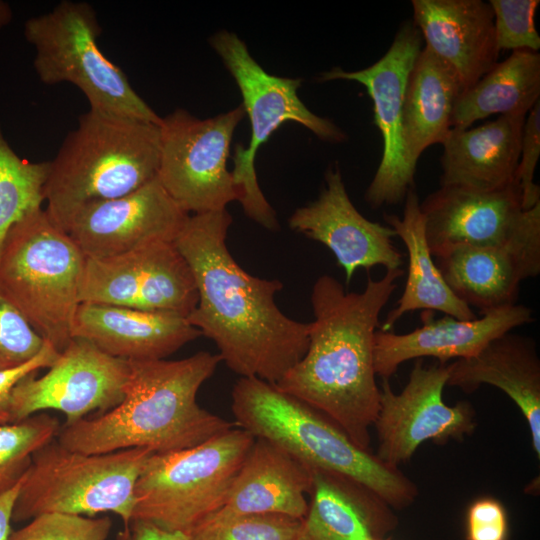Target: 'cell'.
Listing matches in <instances>:
<instances>
[{"label": "cell", "mask_w": 540, "mask_h": 540, "mask_svg": "<svg viewBox=\"0 0 540 540\" xmlns=\"http://www.w3.org/2000/svg\"><path fill=\"white\" fill-rule=\"evenodd\" d=\"M50 161L30 162L10 147L0 127V247L10 228L42 208Z\"/></svg>", "instance_id": "obj_30"}, {"label": "cell", "mask_w": 540, "mask_h": 540, "mask_svg": "<svg viewBox=\"0 0 540 540\" xmlns=\"http://www.w3.org/2000/svg\"><path fill=\"white\" fill-rule=\"evenodd\" d=\"M420 210L432 256L450 247L503 246L540 235V203L524 210L518 183L491 191L440 186Z\"/></svg>", "instance_id": "obj_16"}, {"label": "cell", "mask_w": 540, "mask_h": 540, "mask_svg": "<svg viewBox=\"0 0 540 540\" xmlns=\"http://www.w3.org/2000/svg\"><path fill=\"white\" fill-rule=\"evenodd\" d=\"M221 361L207 351L179 360L129 361L122 401L101 415L62 424L56 439L88 454L130 448L167 453L199 445L235 426L197 402Z\"/></svg>", "instance_id": "obj_3"}, {"label": "cell", "mask_w": 540, "mask_h": 540, "mask_svg": "<svg viewBox=\"0 0 540 540\" xmlns=\"http://www.w3.org/2000/svg\"><path fill=\"white\" fill-rule=\"evenodd\" d=\"M231 223L227 209L192 214L174 240L198 292L187 320L234 373L276 384L305 354L309 323L276 305L281 281L253 276L236 262L226 245Z\"/></svg>", "instance_id": "obj_1"}, {"label": "cell", "mask_w": 540, "mask_h": 540, "mask_svg": "<svg viewBox=\"0 0 540 540\" xmlns=\"http://www.w3.org/2000/svg\"><path fill=\"white\" fill-rule=\"evenodd\" d=\"M79 300L187 318L197 305L198 292L174 241H155L113 257L86 258Z\"/></svg>", "instance_id": "obj_13"}, {"label": "cell", "mask_w": 540, "mask_h": 540, "mask_svg": "<svg viewBox=\"0 0 540 540\" xmlns=\"http://www.w3.org/2000/svg\"><path fill=\"white\" fill-rule=\"evenodd\" d=\"M533 321L532 310L521 304L487 311L472 320L445 315L433 320L422 314V326L396 334L377 329L374 367L377 376L389 379L405 361L432 357L446 363L477 355L493 339Z\"/></svg>", "instance_id": "obj_19"}, {"label": "cell", "mask_w": 540, "mask_h": 540, "mask_svg": "<svg viewBox=\"0 0 540 540\" xmlns=\"http://www.w3.org/2000/svg\"><path fill=\"white\" fill-rule=\"evenodd\" d=\"M525 118L499 115L475 127L451 128L441 144L440 186L491 191L517 183Z\"/></svg>", "instance_id": "obj_25"}, {"label": "cell", "mask_w": 540, "mask_h": 540, "mask_svg": "<svg viewBox=\"0 0 540 540\" xmlns=\"http://www.w3.org/2000/svg\"><path fill=\"white\" fill-rule=\"evenodd\" d=\"M448 369V386L472 393L487 384L506 393L524 416L539 459L540 359L531 337L507 332L489 342L477 355L448 364Z\"/></svg>", "instance_id": "obj_24"}, {"label": "cell", "mask_w": 540, "mask_h": 540, "mask_svg": "<svg viewBox=\"0 0 540 540\" xmlns=\"http://www.w3.org/2000/svg\"><path fill=\"white\" fill-rule=\"evenodd\" d=\"M24 377L12 393L11 423L45 410L64 414V425L101 415L124 398L129 361L110 356L90 342L71 338L48 371Z\"/></svg>", "instance_id": "obj_14"}, {"label": "cell", "mask_w": 540, "mask_h": 540, "mask_svg": "<svg viewBox=\"0 0 540 540\" xmlns=\"http://www.w3.org/2000/svg\"><path fill=\"white\" fill-rule=\"evenodd\" d=\"M188 217L156 176L127 195L85 205L63 230L86 258L102 259L174 241Z\"/></svg>", "instance_id": "obj_17"}, {"label": "cell", "mask_w": 540, "mask_h": 540, "mask_svg": "<svg viewBox=\"0 0 540 540\" xmlns=\"http://www.w3.org/2000/svg\"><path fill=\"white\" fill-rule=\"evenodd\" d=\"M404 201L402 218L387 213L383 218L407 249L408 276L401 297L379 329L392 330L404 314L416 310L440 311L459 320L475 319L477 316L472 308L452 292L433 259L414 187L408 191Z\"/></svg>", "instance_id": "obj_27"}, {"label": "cell", "mask_w": 540, "mask_h": 540, "mask_svg": "<svg viewBox=\"0 0 540 540\" xmlns=\"http://www.w3.org/2000/svg\"><path fill=\"white\" fill-rule=\"evenodd\" d=\"M413 23L425 47L457 73L462 92L497 62L494 16L482 0H412Z\"/></svg>", "instance_id": "obj_22"}, {"label": "cell", "mask_w": 540, "mask_h": 540, "mask_svg": "<svg viewBox=\"0 0 540 540\" xmlns=\"http://www.w3.org/2000/svg\"><path fill=\"white\" fill-rule=\"evenodd\" d=\"M404 271L368 276L361 292H347L335 277H318L311 291L314 320L303 357L273 384L335 423L357 446L370 450V428L380 403L374 338L379 316Z\"/></svg>", "instance_id": "obj_2"}, {"label": "cell", "mask_w": 540, "mask_h": 540, "mask_svg": "<svg viewBox=\"0 0 540 540\" xmlns=\"http://www.w3.org/2000/svg\"><path fill=\"white\" fill-rule=\"evenodd\" d=\"M100 34L94 8L70 0L24 25L42 83L68 82L86 96L90 109L160 124L161 117L132 88L122 69L102 53L97 43Z\"/></svg>", "instance_id": "obj_9"}, {"label": "cell", "mask_w": 540, "mask_h": 540, "mask_svg": "<svg viewBox=\"0 0 540 540\" xmlns=\"http://www.w3.org/2000/svg\"><path fill=\"white\" fill-rule=\"evenodd\" d=\"M254 440L234 426L194 447L152 454L135 485L132 520L188 533L223 506Z\"/></svg>", "instance_id": "obj_8"}, {"label": "cell", "mask_w": 540, "mask_h": 540, "mask_svg": "<svg viewBox=\"0 0 540 540\" xmlns=\"http://www.w3.org/2000/svg\"><path fill=\"white\" fill-rule=\"evenodd\" d=\"M312 485L311 468L276 444L255 438L223 506L208 517L280 514L303 519Z\"/></svg>", "instance_id": "obj_23"}, {"label": "cell", "mask_w": 540, "mask_h": 540, "mask_svg": "<svg viewBox=\"0 0 540 540\" xmlns=\"http://www.w3.org/2000/svg\"><path fill=\"white\" fill-rule=\"evenodd\" d=\"M508 520L503 504L493 497H481L468 508L466 540H507Z\"/></svg>", "instance_id": "obj_37"}, {"label": "cell", "mask_w": 540, "mask_h": 540, "mask_svg": "<svg viewBox=\"0 0 540 540\" xmlns=\"http://www.w3.org/2000/svg\"><path fill=\"white\" fill-rule=\"evenodd\" d=\"M422 42L413 21H404L389 49L371 66L357 71L334 67L318 78L320 82H358L372 99L375 125L383 140L381 161L364 196L374 209L403 202L414 187L415 170L407 162L403 140V103L408 76Z\"/></svg>", "instance_id": "obj_12"}, {"label": "cell", "mask_w": 540, "mask_h": 540, "mask_svg": "<svg viewBox=\"0 0 540 540\" xmlns=\"http://www.w3.org/2000/svg\"><path fill=\"white\" fill-rule=\"evenodd\" d=\"M462 86L454 69L422 47L408 76L403 103L406 159L416 171L421 154L442 144L451 130L454 105Z\"/></svg>", "instance_id": "obj_28"}, {"label": "cell", "mask_w": 540, "mask_h": 540, "mask_svg": "<svg viewBox=\"0 0 540 540\" xmlns=\"http://www.w3.org/2000/svg\"><path fill=\"white\" fill-rule=\"evenodd\" d=\"M496 44L501 50L538 52L540 36L535 26L539 0H490Z\"/></svg>", "instance_id": "obj_34"}, {"label": "cell", "mask_w": 540, "mask_h": 540, "mask_svg": "<svg viewBox=\"0 0 540 540\" xmlns=\"http://www.w3.org/2000/svg\"><path fill=\"white\" fill-rule=\"evenodd\" d=\"M235 425L287 451L312 470L357 483L394 509L411 505L417 486L399 468L357 446L335 423L256 377H240L232 393Z\"/></svg>", "instance_id": "obj_4"}, {"label": "cell", "mask_w": 540, "mask_h": 540, "mask_svg": "<svg viewBox=\"0 0 540 540\" xmlns=\"http://www.w3.org/2000/svg\"><path fill=\"white\" fill-rule=\"evenodd\" d=\"M45 342L0 291V371L27 363Z\"/></svg>", "instance_id": "obj_35"}, {"label": "cell", "mask_w": 540, "mask_h": 540, "mask_svg": "<svg viewBox=\"0 0 540 540\" xmlns=\"http://www.w3.org/2000/svg\"><path fill=\"white\" fill-rule=\"evenodd\" d=\"M111 527L109 517L43 513L11 532L9 540H107Z\"/></svg>", "instance_id": "obj_33"}, {"label": "cell", "mask_w": 540, "mask_h": 540, "mask_svg": "<svg viewBox=\"0 0 540 540\" xmlns=\"http://www.w3.org/2000/svg\"><path fill=\"white\" fill-rule=\"evenodd\" d=\"M159 160L160 124L89 109L50 161L45 210L63 230L85 205L122 197L154 179Z\"/></svg>", "instance_id": "obj_5"}, {"label": "cell", "mask_w": 540, "mask_h": 540, "mask_svg": "<svg viewBox=\"0 0 540 540\" xmlns=\"http://www.w3.org/2000/svg\"><path fill=\"white\" fill-rule=\"evenodd\" d=\"M448 376V364L426 367L422 359H417L399 394L392 391L389 379H382L373 424L379 443L376 456L381 461L399 468L423 442L463 440L473 433L476 422L472 405L461 401L449 406L443 401Z\"/></svg>", "instance_id": "obj_15"}, {"label": "cell", "mask_w": 540, "mask_h": 540, "mask_svg": "<svg viewBox=\"0 0 540 540\" xmlns=\"http://www.w3.org/2000/svg\"><path fill=\"white\" fill-rule=\"evenodd\" d=\"M121 540H191L180 531H170L143 520H131L127 529L120 533Z\"/></svg>", "instance_id": "obj_39"}, {"label": "cell", "mask_w": 540, "mask_h": 540, "mask_svg": "<svg viewBox=\"0 0 540 540\" xmlns=\"http://www.w3.org/2000/svg\"><path fill=\"white\" fill-rule=\"evenodd\" d=\"M540 100V54L512 51L473 86L462 92L453 108L451 128L466 129L491 115L526 116Z\"/></svg>", "instance_id": "obj_29"}, {"label": "cell", "mask_w": 540, "mask_h": 540, "mask_svg": "<svg viewBox=\"0 0 540 540\" xmlns=\"http://www.w3.org/2000/svg\"><path fill=\"white\" fill-rule=\"evenodd\" d=\"M59 352L45 342L40 352L27 363L13 369L0 371V425L11 423L12 393L15 386L26 376L49 368Z\"/></svg>", "instance_id": "obj_38"}, {"label": "cell", "mask_w": 540, "mask_h": 540, "mask_svg": "<svg viewBox=\"0 0 540 540\" xmlns=\"http://www.w3.org/2000/svg\"><path fill=\"white\" fill-rule=\"evenodd\" d=\"M302 520L280 514L207 517L186 534L191 540H300Z\"/></svg>", "instance_id": "obj_32"}, {"label": "cell", "mask_w": 540, "mask_h": 540, "mask_svg": "<svg viewBox=\"0 0 540 540\" xmlns=\"http://www.w3.org/2000/svg\"><path fill=\"white\" fill-rule=\"evenodd\" d=\"M452 292L481 314L517 304L523 280L540 273V235L495 247L456 246L433 256Z\"/></svg>", "instance_id": "obj_20"}, {"label": "cell", "mask_w": 540, "mask_h": 540, "mask_svg": "<svg viewBox=\"0 0 540 540\" xmlns=\"http://www.w3.org/2000/svg\"><path fill=\"white\" fill-rule=\"evenodd\" d=\"M21 482L0 496V540H9L11 534L10 522L12 521L13 509Z\"/></svg>", "instance_id": "obj_40"}, {"label": "cell", "mask_w": 540, "mask_h": 540, "mask_svg": "<svg viewBox=\"0 0 540 540\" xmlns=\"http://www.w3.org/2000/svg\"><path fill=\"white\" fill-rule=\"evenodd\" d=\"M61 425L57 417L42 412L0 425V496L21 482L34 452L55 439Z\"/></svg>", "instance_id": "obj_31"}, {"label": "cell", "mask_w": 540, "mask_h": 540, "mask_svg": "<svg viewBox=\"0 0 540 540\" xmlns=\"http://www.w3.org/2000/svg\"><path fill=\"white\" fill-rule=\"evenodd\" d=\"M85 260L43 208L15 223L0 247V291L59 353L72 338Z\"/></svg>", "instance_id": "obj_6"}, {"label": "cell", "mask_w": 540, "mask_h": 540, "mask_svg": "<svg viewBox=\"0 0 540 540\" xmlns=\"http://www.w3.org/2000/svg\"><path fill=\"white\" fill-rule=\"evenodd\" d=\"M540 156V100L526 115L516 180L522 193L524 210L540 203V187L534 182L535 170Z\"/></svg>", "instance_id": "obj_36"}, {"label": "cell", "mask_w": 540, "mask_h": 540, "mask_svg": "<svg viewBox=\"0 0 540 540\" xmlns=\"http://www.w3.org/2000/svg\"><path fill=\"white\" fill-rule=\"evenodd\" d=\"M289 227L325 245L343 268L347 284L359 268L394 270L403 264L392 241L395 231L368 220L356 209L337 165L326 171L318 198L293 212Z\"/></svg>", "instance_id": "obj_18"}, {"label": "cell", "mask_w": 540, "mask_h": 540, "mask_svg": "<svg viewBox=\"0 0 540 540\" xmlns=\"http://www.w3.org/2000/svg\"><path fill=\"white\" fill-rule=\"evenodd\" d=\"M152 454L146 448L88 454L68 449L55 438L32 455L12 521H29L52 512L90 517L111 512L127 529L133 517L135 485Z\"/></svg>", "instance_id": "obj_7"}, {"label": "cell", "mask_w": 540, "mask_h": 540, "mask_svg": "<svg viewBox=\"0 0 540 540\" xmlns=\"http://www.w3.org/2000/svg\"><path fill=\"white\" fill-rule=\"evenodd\" d=\"M310 494L300 540H384L398 524L381 498L340 476L313 470Z\"/></svg>", "instance_id": "obj_26"}, {"label": "cell", "mask_w": 540, "mask_h": 540, "mask_svg": "<svg viewBox=\"0 0 540 540\" xmlns=\"http://www.w3.org/2000/svg\"><path fill=\"white\" fill-rule=\"evenodd\" d=\"M244 115L239 105L207 119L181 108L161 117L157 177L187 214L221 211L236 201L227 159L234 131Z\"/></svg>", "instance_id": "obj_11"}, {"label": "cell", "mask_w": 540, "mask_h": 540, "mask_svg": "<svg viewBox=\"0 0 540 540\" xmlns=\"http://www.w3.org/2000/svg\"><path fill=\"white\" fill-rule=\"evenodd\" d=\"M12 16L13 13L10 5L0 0V30L11 22Z\"/></svg>", "instance_id": "obj_41"}, {"label": "cell", "mask_w": 540, "mask_h": 540, "mask_svg": "<svg viewBox=\"0 0 540 540\" xmlns=\"http://www.w3.org/2000/svg\"><path fill=\"white\" fill-rule=\"evenodd\" d=\"M210 43L235 79L243 98L241 105L251 123L248 146L236 145L232 156L236 201L251 220L267 230H279L276 212L258 184L255 158L259 147L286 121L303 125L327 142H343L346 135L331 120L312 113L303 104L297 94L301 78L267 73L236 34L219 31L211 37Z\"/></svg>", "instance_id": "obj_10"}, {"label": "cell", "mask_w": 540, "mask_h": 540, "mask_svg": "<svg viewBox=\"0 0 540 540\" xmlns=\"http://www.w3.org/2000/svg\"><path fill=\"white\" fill-rule=\"evenodd\" d=\"M199 336L176 313L89 302L78 305L71 326L72 338L126 361L166 359Z\"/></svg>", "instance_id": "obj_21"}]
</instances>
